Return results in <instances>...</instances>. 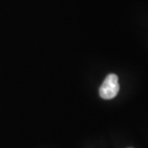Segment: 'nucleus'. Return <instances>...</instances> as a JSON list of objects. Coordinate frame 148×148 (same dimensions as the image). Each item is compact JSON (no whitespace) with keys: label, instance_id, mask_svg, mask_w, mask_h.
<instances>
[{"label":"nucleus","instance_id":"1","mask_svg":"<svg viewBox=\"0 0 148 148\" xmlns=\"http://www.w3.org/2000/svg\"><path fill=\"white\" fill-rule=\"evenodd\" d=\"M119 90V78L115 74H109L100 88V95L105 100L114 98Z\"/></svg>","mask_w":148,"mask_h":148}]
</instances>
